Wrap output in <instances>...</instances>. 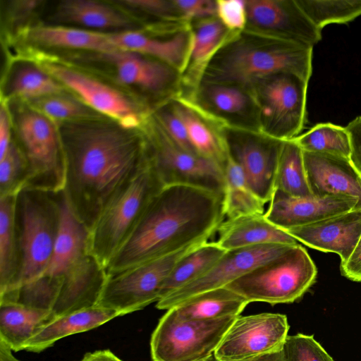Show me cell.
I'll list each match as a JSON object with an SVG mask.
<instances>
[{
	"mask_svg": "<svg viewBox=\"0 0 361 361\" xmlns=\"http://www.w3.org/2000/svg\"><path fill=\"white\" fill-rule=\"evenodd\" d=\"M95 118L63 122V193L90 229L113 195L149 161L147 142L118 125Z\"/></svg>",
	"mask_w": 361,
	"mask_h": 361,
	"instance_id": "1",
	"label": "cell"
},
{
	"mask_svg": "<svg viewBox=\"0 0 361 361\" xmlns=\"http://www.w3.org/2000/svg\"><path fill=\"white\" fill-rule=\"evenodd\" d=\"M222 195L187 185L164 186L152 200L107 274L207 242L225 220Z\"/></svg>",
	"mask_w": 361,
	"mask_h": 361,
	"instance_id": "2",
	"label": "cell"
},
{
	"mask_svg": "<svg viewBox=\"0 0 361 361\" xmlns=\"http://www.w3.org/2000/svg\"><path fill=\"white\" fill-rule=\"evenodd\" d=\"M312 50V47L244 30L212 57L200 83L247 90L262 79L282 73L298 75L309 82Z\"/></svg>",
	"mask_w": 361,
	"mask_h": 361,
	"instance_id": "3",
	"label": "cell"
},
{
	"mask_svg": "<svg viewBox=\"0 0 361 361\" xmlns=\"http://www.w3.org/2000/svg\"><path fill=\"white\" fill-rule=\"evenodd\" d=\"M164 187L149 159L106 204L89 230L87 240L88 252L105 269Z\"/></svg>",
	"mask_w": 361,
	"mask_h": 361,
	"instance_id": "4",
	"label": "cell"
},
{
	"mask_svg": "<svg viewBox=\"0 0 361 361\" xmlns=\"http://www.w3.org/2000/svg\"><path fill=\"white\" fill-rule=\"evenodd\" d=\"M60 192L23 188L18 194L20 271L16 286L10 290L36 279L47 270L59 231Z\"/></svg>",
	"mask_w": 361,
	"mask_h": 361,
	"instance_id": "5",
	"label": "cell"
},
{
	"mask_svg": "<svg viewBox=\"0 0 361 361\" xmlns=\"http://www.w3.org/2000/svg\"><path fill=\"white\" fill-rule=\"evenodd\" d=\"M317 268L299 244L228 284L249 303H291L302 297L314 283Z\"/></svg>",
	"mask_w": 361,
	"mask_h": 361,
	"instance_id": "6",
	"label": "cell"
},
{
	"mask_svg": "<svg viewBox=\"0 0 361 361\" xmlns=\"http://www.w3.org/2000/svg\"><path fill=\"white\" fill-rule=\"evenodd\" d=\"M308 82L298 75L282 73L247 89L257 106L261 133L282 141L299 135L306 122Z\"/></svg>",
	"mask_w": 361,
	"mask_h": 361,
	"instance_id": "7",
	"label": "cell"
},
{
	"mask_svg": "<svg viewBox=\"0 0 361 361\" xmlns=\"http://www.w3.org/2000/svg\"><path fill=\"white\" fill-rule=\"evenodd\" d=\"M236 317L184 320L175 307L168 310L151 336L152 361L214 360L217 347Z\"/></svg>",
	"mask_w": 361,
	"mask_h": 361,
	"instance_id": "8",
	"label": "cell"
},
{
	"mask_svg": "<svg viewBox=\"0 0 361 361\" xmlns=\"http://www.w3.org/2000/svg\"><path fill=\"white\" fill-rule=\"evenodd\" d=\"M17 130L28 169L25 188L54 193L63 191L66 159L59 133L51 120L34 109L18 116Z\"/></svg>",
	"mask_w": 361,
	"mask_h": 361,
	"instance_id": "9",
	"label": "cell"
},
{
	"mask_svg": "<svg viewBox=\"0 0 361 361\" xmlns=\"http://www.w3.org/2000/svg\"><path fill=\"white\" fill-rule=\"evenodd\" d=\"M204 243H195L149 262L107 274L97 305L123 316L157 302L162 286L177 262Z\"/></svg>",
	"mask_w": 361,
	"mask_h": 361,
	"instance_id": "10",
	"label": "cell"
},
{
	"mask_svg": "<svg viewBox=\"0 0 361 361\" xmlns=\"http://www.w3.org/2000/svg\"><path fill=\"white\" fill-rule=\"evenodd\" d=\"M147 141L150 163L164 186L187 185L224 195V170L216 164L178 147L155 119Z\"/></svg>",
	"mask_w": 361,
	"mask_h": 361,
	"instance_id": "11",
	"label": "cell"
},
{
	"mask_svg": "<svg viewBox=\"0 0 361 361\" xmlns=\"http://www.w3.org/2000/svg\"><path fill=\"white\" fill-rule=\"evenodd\" d=\"M288 330L285 314L239 315L217 347L214 360L240 361L283 350Z\"/></svg>",
	"mask_w": 361,
	"mask_h": 361,
	"instance_id": "12",
	"label": "cell"
},
{
	"mask_svg": "<svg viewBox=\"0 0 361 361\" xmlns=\"http://www.w3.org/2000/svg\"><path fill=\"white\" fill-rule=\"evenodd\" d=\"M229 154L240 166L254 192L265 203L275 192V179L282 140L259 131L227 126Z\"/></svg>",
	"mask_w": 361,
	"mask_h": 361,
	"instance_id": "13",
	"label": "cell"
},
{
	"mask_svg": "<svg viewBox=\"0 0 361 361\" xmlns=\"http://www.w3.org/2000/svg\"><path fill=\"white\" fill-rule=\"evenodd\" d=\"M291 246L264 244L228 250L203 275L159 300L156 307L168 310L197 294L225 287Z\"/></svg>",
	"mask_w": 361,
	"mask_h": 361,
	"instance_id": "14",
	"label": "cell"
},
{
	"mask_svg": "<svg viewBox=\"0 0 361 361\" xmlns=\"http://www.w3.org/2000/svg\"><path fill=\"white\" fill-rule=\"evenodd\" d=\"M245 30L312 47L322 38L297 0H245Z\"/></svg>",
	"mask_w": 361,
	"mask_h": 361,
	"instance_id": "15",
	"label": "cell"
},
{
	"mask_svg": "<svg viewBox=\"0 0 361 361\" xmlns=\"http://www.w3.org/2000/svg\"><path fill=\"white\" fill-rule=\"evenodd\" d=\"M42 68L71 90L85 105L131 130L141 124V116L132 103L117 90L63 64L45 61Z\"/></svg>",
	"mask_w": 361,
	"mask_h": 361,
	"instance_id": "16",
	"label": "cell"
},
{
	"mask_svg": "<svg viewBox=\"0 0 361 361\" xmlns=\"http://www.w3.org/2000/svg\"><path fill=\"white\" fill-rule=\"evenodd\" d=\"M181 97L192 102L224 127L259 131L257 106L250 92L245 88L200 83L191 95Z\"/></svg>",
	"mask_w": 361,
	"mask_h": 361,
	"instance_id": "17",
	"label": "cell"
},
{
	"mask_svg": "<svg viewBox=\"0 0 361 361\" xmlns=\"http://www.w3.org/2000/svg\"><path fill=\"white\" fill-rule=\"evenodd\" d=\"M357 202L348 196L297 197L275 190L264 215L286 231L356 209Z\"/></svg>",
	"mask_w": 361,
	"mask_h": 361,
	"instance_id": "18",
	"label": "cell"
},
{
	"mask_svg": "<svg viewBox=\"0 0 361 361\" xmlns=\"http://www.w3.org/2000/svg\"><path fill=\"white\" fill-rule=\"evenodd\" d=\"M97 56L114 66L118 78L123 83L164 94L169 99H173L180 92V73L162 61L124 50L98 54Z\"/></svg>",
	"mask_w": 361,
	"mask_h": 361,
	"instance_id": "19",
	"label": "cell"
},
{
	"mask_svg": "<svg viewBox=\"0 0 361 361\" xmlns=\"http://www.w3.org/2000/svg\"><path fill=\"white\" fill-rule=\"evenodd\" d=\"M304 164L312 196H348L361 209V174L349 158L303 151Z\"/></svg>",
	"mask_w": 361,
	"mask_h": 361,
	"instance_id": "20",
	"label": "cell"
},
{
	"mask_svg": "<svg viewBox=\"0 0 361 361\" xmlns=\"http://www.w3.org/2000/svg\"><path fill=\"white\" fill-rule=\"evenodd\" d=\"M286 231L310 247L334 252L345 263L361 236V209H353Z\"/></svg>",
	"mask_w": 361,
	"mask_h": 361,
	"instance_id": "21",
	"label": "cell"
},
{
	"mask_svg": "<svg viewBox=\"0 0 361 361\" xmlns=\"http://www.w3.org/2000/svg\"><path fill=\"white\" fill-rule=\"evenodd\" d=\"M60 291L51 313L55 318L97 305L106 281V269L90 252L59 276Z\"/></svg>",
	"mask_w": 361,
	"mask_h": 361,
	"instance_id": "22",
	"label": "cell"
},
{
	"mask_svg": "<svg viewBox=\"0 0 361 361\" xmlns=\"http://www.w3.org/2000/svg\"><path fill=\"white\" fill-rule=\"evenodd\" d=\"M171 105L185 126L195 152L224 170L228 157L225 127L181 97L173 98Z\"/></svg>",
	"mask_w": 361,
	"mask_h": 361,
	"instance_id": "23",
	"label": "cell"
},
{
	"mask_svg": "<svg viewBox=\"0 0 361 361\" xmlns=\"http://www.w3.org/2000/svg\"><path fill=\"white\" fill-rule=\"evenodd\" d=\"M192 42L189 59L181 73L180 94H192L199 87L203 73L216 53L235 35L227 30L216 16L190 23Z\"/></svg>",
	"mask_w": 361,
	"mask_h": 361,
	"instance_id": "24",
	"label": "cell"
},
{
	"mask_svg": "<svg viewBox=\"0 0 361 361\" xmlns=\"http://www.w3.org/2000/svg\"><path fill=\"white\" fill-rule=\"evenodd\" d=\"M108 34L111 42L119 50L151 56L171 66L180 75L187 66L192 42L190 26L164 39L130 30Z\"/></svg>",
	"mask_w": 361,
	"mask_h": 361,
	"instance_id": "25",
	"label": "cell"
},
{
	"mask_svg": "<svg viewBox=\"0 0 361 361\" xmlns=\"http://www.w3.org/2000/svg\"><path fill=\"white\" fill-rule=\"evenodd\" d=\"M264 214L224 220L217 229L215 242L226 251L264 244H298L295 238L269 221Z\"/></svg>",
	"mask_w": 361,
	"mask_h": 361,
	"instance_id": "26",
	"label": "cell"
},
{
	"mask_svg": "<svg viewBox=\"0 0 361 361\" xmlns=\"http://www.w3.org/2000/svg\"><path fill=\"white\" fill-rule=\"evenodd\" d=\"M59 204L58 235L50 262L44 273L51 276L61 275L89 252V230L73 212L62 191L59 193Z\"/></svg>",
	"mask_w": 361,
	"mask_h": 361,
	"instance_id": "27",
	"label": "cell"
},
{
	"mask_svg": "<svg viewBox=\"0 0 361 361\" xmlns=\"http://www.w3.org/2000/svg\"><path fill=\"white\" fill-rule=\"evenodd\" d=\"M119 316L114 310L95 305L58 317L35 334L25 344L24 350L42 352L61 338L97 328Z\"/></svg>",
	"mask_w": 361,
	"mask_h": 361,
	"instance_id": "28",
	"label": "cell"
},
{
	"mask_svg": "<svg viewBox=\"0 0 361 361\" xmlns=\"http://www.w3.org/2000/svg\"><path fill=\"white\" fill-rule=\"evenodd\" d=\"M59 23H73L96 29H125L133 22L106 4L92 0H64L58 3L50 16Z\"/></svg>",
	"mask_w": 361,
	"mask_h": 361,
	"instance_id": "29",
	"label": "cell"
},
{
	"mask_svg": "<svg viewBox=\"0 0 361 361\" xmlns=\"http://www.w3.org/2000/svg\"><path fill=\"white\" fill-rule=\"evenodd\" d=\"M27 39L40 46L90 50L99 54L118 49L108 33L68 27L61 25H38L30 27Z\"/></svg>",
	"mask_w": 361,
	"mask_h": 361,
	"instance_id": "30",
	"label": "cell"
},
{
	"mask_svg": "<svg viewBox=\"0 0 361 361\" xmlns=\"http://www.w3.org/2000/svg\"><path fill=\"white\" fill-rule=\"evenodd\" d=\"M54 319L51 311L17 303H0V339L13 351L24 350L35 334Z\"/></svg>",
	"mask_w": 361,
	"mask_h": 361,
	"instance_id": "31",
	"label": "cell"
},
{
	"mask_svg": "<svg viewBox=\"0 0 361 361\" xmlns=\"http://www.w3.org/2000/svg\"><path fill=\"white\" fill-rule=\"evenodd\" d=\"M248 304L239 294L222 287L197 294L173 307L182 319L206 320L238 317Z\"/></svg>",
	"mask_w": 361,
	"mask_h": 361,
	"instance_id": "32",
	"label": "cell"
},
{
	"mask_svg": "<svg viewBox=\"0 0 361 361\" xmlns=\"http://www.w3.org/2000/svg\"><path fill=\"white\" fill-rule=\"evenodd\" d=\"M17 196L0 197V295L14 288L20 271Z\"/></svg>",
	"mask_w": 361,
	"mask_h": 361,
	"instance_id": "33",
	"label": "cell"
},
{
	"mask_svg": "<svg viewBox=\"0 0 361 361\" xmlns=\"http://www.w3.org/2000/svg\"><path fill=\"white\" fill-rule=\"evenodd\" d=\"M224 213L227 219L264 214L265 202L252 190L243 170L228 153L224 169Z\"/></svg>",
	"mask_w": 361,
	"mask_h": 361,
	"instance_id": "34",
	"label": "cell"
},
{
	"mask_svg": "<svg viewBox=\"0 0 361 361\" xmlns=\"http://www.w3.org/2000/svg\"><path fill=\"white\" fill-rule=\"evenodd\" d=\"M216 242H205L183 257L166 279L160 300L195 281L207 271L225 253Z\"/></svg>",
	"mask_w": 361,
	"mask_h": 361,
	"instance_id": "35",
	"label": "cell"
},
{
	"mask_svg": "<svg viewBox=\"0 0 361 361\" xmlns=\"http://www.w3.org/2000/svg\"><path fill=\"white\" fill-rule=\"evenodd\" d=\"M275 190L297 197L312 196L307 179L303 151L293 139L283 141L276 173Z\"/></svg>",
	"mask_w": 361,
	"mask_h": 361,
	"instance_id": "36",
	"label": "cell"
},
{
	"mask_svg": "<svg viewBox=\"0 0 361 361\" xmlns=\"http://www.w3.org/2000/svg\"><path fill=\"white\" fill-rule=\"evenodd\" d=\"M42 68L31 63L19 66L8 82V92L11 96L26 100L62 94L63 87Z\"/></svg>",
	"mask_w": 361,
	"mask_h": 361,
	"instance_id": "37",
	"label": "cell"
},
{
	"mask_svg": "<svg viewBox=\"0 0 361 361\" xmlns=\"http://www.w3.org/2000/svg\"><path fill=\"white\" fill-rule=\"evenodd\" d=\"M293 140L302 151L350 157V137L345 128L331 123H317Z\"/></svg>",
	"mask_w": 361,
	"mask_h": 361,
	"instance_id": "38",
	"label": "cell"
},
{
	"mask_svg": "<svg viewBox=\"0 0 361 361\" xmlns=\"http://www.w3.org/2000/svg\"><path fill=\"white\" fill-rule=\"evenodd\" d=\"M319 30L329 24H345L361 16V0H297Z\"/></svg>",
	"mask_w": 361,
	"mask_h": 361,
	"instance_id": "39",
	"label": "cell"
},
{
	"mask_svg": "<svg viewBox=\"0 0 361 361\" xmlns=\"http://www.w3.org/2000/svg\"><path fill=\"white\" fill-rule=\"evenodd\" d=\"M27 178L25 157L19 146L12 142L0 159V197L18 195L25 188Z\"/></svg>",
	"mask_w": 361,
	"mask_h": 361,
	"instance_id": "40",
	"label": "cell"
},
{
	"mask_svg": "<svg viewBox=\"0 0 361 361\" xmlns=\"http://www.w3.org/2000/svg\"><path fill=\"white\" fill-rule=\"evenodd\" d=\"M33 109L51 120L66 121L95 118L94 112L84 103L62 95H51L32 100Z\"/></svg>",
	"mask_w": 361,
	"mask_h": 361,
	"instance_id": "41",
	"label": "cell"
},
{
	"mask_svg": "<svg viewBox=\"0 0 361 361\" xmlns=\"http://www.w3.org/2000/svg\"><path fill=\"white\" fill-rule=\"evenodd\" d=\"M283 352L286 361H334L313 335L288 336Z\"/></svg>",
	"mask_w": 361,
	"mask_h": 361,
	"instance_id": "42",
	"label": "cell"
},
{
	"mask_svg": "<svg viewBox=\"0 0 361 361\" xmlns=\"http://www.w3.org/2000/svg\"><path fill=\"white\" fill-rule=\"evenodd\" d=\"M155 119L178 147L197 154L190 145L184 124L172 107L171 100L157 112Z\"/></svg>",
	"mask_w": 361,
	"mask_h": 361,
	"instance_id": "43",
	"label": "cell"
},
{
	"mask_svg": "<svg viewBox=\"0 0 361 361\" xmlns=\"http://www.w3.org/2000/svg\"><path fill=\"white\" fill-rule=\"evenodd\" d=\"M216 16L231 32L240 33L247 25L245 1L215 0Z\"/></svg>",
	"mask_w": 361,
	"mask_h": 361,
	"instance_id": "44",
	"label": "cell"
},
{
	"mask_svg": "<svg viewBox=\"0 0 361 361\" xmlns=\"http://www.w3.org/2000/svg\"><path fill=\"white\" fill-rule=\"evenodd\" d=\"M184 20H193L216 16L215 1L212 0H173Z\"/></svg>",
	"mask_w": 361,
	"mask_h": 361,
	"instance_id": "45",
	"label": "cell"
},
{
	"mask_svg": "<svg viewBox=\"0 0 361 361\" xmlns=\"http://www.w3.org/2000/svg\"><path fill=\"white\" fill-rule=\"evenodd\" d=\"M350 137V160L361 174V116H357L345 127Z\"/></svg>",
	"mask_w": 361,
	"mask_h": 361,
	"instance_id": "46",
	"label": "cell"
},
{
	"mask_svg": "<svg viewBox=\"0 0 361 361\" xmlns=\"http://www.w3.org/2000/svg\"><path fill=\"white\" fill-rule=\"evenodd\" d=\"M341 272L345 278L356 282H361V236L349 257L340 266Z\"/></svg>",
	"mask_w": 361,
	"mask_h": 361,
	"instance_id": "47",
	"label": "cell"
},
{
	"mask_svg": "<svg viewBox=\"0 0 361 361\" xmlns=\"http://www.w3.org/2000/svg\"><path fill=\"white\" fill-rule=\"evenodd\" d=\"M10 120L7 109L1 105L0 111V159L8 151L11 144Z\"/></svg>",
	"mask_w": 361,
	"mask_h": 361,
	"instance_id": "48",
	"label": "cell"
},
{
	"mask_svg": "<svg viewBox=\"0 0 361 361\" xmlns=\"http://www.w3.org/2000/svg\"><path fill=\"white\" fill-rule=\"evenodd\" d=\"M82 361H123L109 350H99L86 353Z\"/></svg>",
	"mask_w": 361,
	"mask_h": 361,
	"instance_id": "49",
	"label": "cell"
},
{
	"mask_svg": "<svg viewBox=\"0 0 361 361\" xmlns=\"http://www.w3.org/2000/svg\"><path fill=\"white\" fill-rule=\"evenodd\" d=\"M240 361H286L283 350Z\"/></svg>",
	"mask_w": 361,
	"mask_h": 361,
	"instance_id": "50",
	"label": "cell"
},
{
	"mask_svg": "<svg viewBox=\"0 0 361 361\" xmlns=\"http://www.w3.org/2000/svg\"><path fill=\"white\" fill-rule=\"evenodd\" d=\"M11 348L0 339V361H20L12 354Z\"/></svg>",
	"mask_w": 361,
	"mask_h": 361,
	"instance_id": "51",
	"label": "cell"
},
{
	"mask_svg": "<svg viewBox=\"0 0 361 361\" xmlns=\"http://www.w3.org/2000/svg\"><path fill=\"white\" fill-rule=\"evenodd\" d=\"M80 361H82V360H80Z\"/></svg>",
	"mask_w": 361,
	"mask_h": 361,
	"instance_id": "52",
	"label": "cell"
}]
</instances>
